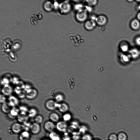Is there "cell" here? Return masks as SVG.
Listing matches in <instances>:
<instances>
[{
    "instance_id": "obj_1",
    "label": "cell",
    "mask_w": 140,
    "mask_h": 140,
    "mask_svg": "<svg viewBox=\"0 0 140 140\" xmlns=\"http://www.w3.org/2000/svg\"><path fill=\"white\" fill-rule=\"evenodd\" d=\"M69 38L73 45L75 46H78L84 41V38L78 34H72L69 36Z\"/></svg>"
},
{
    "instance_id": "obj_34",
    "label": "cell",
    "mask_w": 140,
    "mask_h": 140,
    "mask_svg": "<svg viewBox=\"0 0 140 140\" xmlns=\"http://www.w3.org/2000/svg\"><path fill=\"white\" fill-rule=\"evenodd\" d=\"M55 99L57 102H61L62 101L63 98L61 95H58L55 96Z\"/></svg>"
},
{
    "instance_id": "obj_18",
    "label": "cell",
    "mask_w": 140,
    "mask_h": 140,
    "mask_svg": "<svg viewBox=\"0 0 140 140\" xmlns=\"http://www.w3.org/2000/svg\"><path fill=\"white\" fill-rule=\"evenodd\" d=\"M51 121L53 123L58 122H59L60 118L59 115L57 113H52L49 116Z\"/></svg>"
},
{
    "instance_id": "obj_45",
    "label": "cell",
    "mask_w": 140,
    "mask_h": 140,
    "mask_svg": "<svg viewBox=\"0 0 140 140\" xmlns=\"http://www.w3.org/2000/svg\"><path fill=\"white\" fill-rule=\"evenodd\" d=\"M95 140H98V139H95Z\"/></svg>"
},
{
    "instance_id": "obj_46",
    "label": "cell",
    "mask_w": 140,
    "mask_h": 140,
    "mask_svg": "<svg viewBox=\"0 0 140 140\" xmlns=\"http://www.w3.org/2000/svg\"><path fill=\"white\" fill-rule=\"evenodd\" d=\"M139 51H140V50Z\"/></svg>"
},
{
    "instance_id": "obj_13",
    "label": "cell",
    "mask_w": 140,
    "mask_h": 140,
    "mask_svg": "<svg viewBox=\"0 0 140 140\" xmlns=\"http://www.w3.org/2000/svg\"><path fill=\"white\" fill-rule=\"evenodd\" d=\"M61 6L62 11L64 13H68L71 9V5L68 2H64L62 3Z\"/></svg>"
},
{
    "instance_id": "obj_42",
    "label": "cell",
    "mask_w": 140,
    "mask_h": 140,
    "mask_svg": "<svg viewBox=\"0 0 140 140\" xmlns=\"http://www.w3.org/2000/svg\"><path fill=\"white\" fill-rule=\"evenodd\" d=\"M136 1L139 3H140V1Z\"/></svg>"
},
{
    "instance_id": "obj_17",
    "label": "cell",
    "mask_w": 140,
    "mask_h": 140,
    "mask_svg": "<svg viewBox=\"0 0 140 140\" xmlns=\"http://www.w3.org/2000/svg\"><path fill=\"white\" fill-rule=\"evenodd\" d=\"M10 107V106L8 103L6 102L2 104L1 107L2 112L5 114H8L9 113L11 110Z\"/></svg>"
},
{
    "instance_id": "obj_27",
    "label": "cell",
    "mask_w": 140,
    "mask_h": 140,
    "mask_svg": "<svg viewBox=\"0 0 140 140\" xmlns=\"http://www.w3.org/2000/svg\"><path fill=\"white\" fill-rule=\"evenodd\" d=\"M131 57L129 55L122 54L121 56V59L124 62H128L129 60Z\"/></svg>"
},
{
    "instance_id": "obj_7",
    "label": "cell",
    "mask_w": 140,
    "mask_h": 140,
    "mask_svg": "<svg viewBox=\"0 0 140 140\" xmlns=\"http://www.w3.org/2000/svg\"><path fill=\"white\" fill-rule=\"evenodd\" d=\"M107 19L103 15H100L96 17L95 19L96 24L100 26L105 25L107 22Z\"/></svg>"
},
{
    "instance_id": "obj_28",
    "label": "cell",
    "mask_w": 140,
    "mask_h": 140,
    "mask_svg": "<svg viewBox=\"0 0 140 140\" xmlns=\"http://www.w3.org/2000/svg\"><path fill=\"white\" fill-rule=\"evenodd\" d=\"M63 119L64 121L67 122L71 120L72 116L71 115L68 114H66L63 115Z\"/></svg>"
},
{
    "instance_id": "obj_2",
    "label": "cell",
    "mask_w": 140,
    "mask_h": 140,
    "mask_svg": "<svg viewBox=\"0 0 140 140\" xmlns=\"http://www.w3.org/2000/svg\"><path fill=\"white\" fill-rule=\"evenodd\" d=\"M76 18L79 22H83L85 21L88 17L87 11L85 10L82 9L78 11L76 15Z\"/></svg>"
},
{
    "instance_id": "obj_32",
    "label": "cell",
    "mask_w": 140,
    "mask_h": 140,
    "mask_svg": "<svg viewBox=\"0 0 140 140\" xmlns=\"http://www.w3.org/2000/svg\"><path fill=\"white\" fill-rule=\"evenodd\" d=\"M17 85V87L21 89H24L25 85L22 82L19 81L17 82L16 84Z\"/></svg>"
},
{
    "instance_id": "obj_9",
    "label": "cell",
    "mask_w": 140,
    "mask_h": 140,
    "mask_svg": "<svg viewBox=\"0 0 140 140\" xmlns=\"http://www.w3.org/2000/svg\"><path fill=\"white\" fill-rule=\"evenodd\" d=\"M3 94L5 96H10L13 92V89L11 86L9 85L4 86L2 89Z\"/></svg>"
},
{
    "instance_id": "obj_8",
    "label": "cell",
    "mask_w": 140,
    "mask_h": 140,
    "mask_svg": "<svg viewBox=\"0 0 140 140\" xmlns=\"http://www.w3.org/2000/svg\"><path fill=\"white\" fill-rule=\"evenodd\" d=\"M30 130L33 134H37L40 131V124L35 122L33 123L31 125Z\"/></svg>"
},
{
    "instance_id": "obj_37",
    "label": "cell",
    "mask_w": 140,
    "mask_h": 140,
    "mask_svg": "<svg viewBox=\"0 0 140 140\" xmlns=\"http://www.w3.org/2000/svg\"><path fill=\"white\" fill-rule=\"evenodd\" d=\"M17 95L19 98L22 99L25 98L26 97V93H25V91L22 90Z\"/></svg>"
},
{
    "instance_id": "obj_19",
    "label": "cell",
    "mask_w": 140,
    "mask_h": 140,
    "mask_svg": "<svg viewBox=\"0 0 140 140\" xmlns=\"http://www.w3.org/2000/svg\"><path fill=\"white\" fill-rule=\"evenodd\" d=\"M28 113L29 117L35 118L37 115L38 111L35 108H32L29 110Z\"/></svg>"
},
{
    "instance_id": "obj_11",
    "label": "cell",
    "mask_w": 140,
    "mask_h": 140,
    "mask_svg": "<svg viewBox=\"0 0 140 140\" xmlns=\"http://www.w3.org/2000/svg\"><path fill=\"white\" fill-rule=\"evenodd\" d=\"M97 24L96 21L92 19L86 21L85 24V27L88 31H91L96 27Z\"/></svg>"
},
{
    "instance_id": "obj_3",
    "label": "cell",
    "mask_w": 140,
    "mask_h": 140,
    "mask_svg": "<svg viewBox=\"0 0 140 140\" xmlns=\"http://www.w3.org/2000/svg\"><path fill=\"white\" fill-rule=\"evenodd\" d=\"M57 129L60 132H65L68 128V126L66 123L64 121H59L56 125Z\"/></svg>"
},
{
    "instance_id": "obj_41",
    "label": "cell",
    "mask_w": 140,
    "mask_h": 140,
    "mask_svg": "<svg viewBox=\"0 0 140 140\" xmlns=\"http://www.w3.org/2000/svg\"><path fill=\"white\" fill-rule=\"evenodd\" d=\"M137 19L139 21H140V12L138 13L137 15Z\"/></svg>"
},
{
    "instance_id": "obj_25",
    "label": "cell",
    "mask_w": 140,
    "mask_h": 140,
    "mask_svg": "<svg viewBox=\"0 0 140 140\" xmlns=\"http://www.w3.org/2000/svg\"><path fill=\"white\" fill-rule=\"evenodd\" d=\"M58 108L59 111L62 112H66L68 109L67 106L64 104H59Z\"/></svg>"
},
{
    "instance_id": "obj_16",
    "label": "cell",
    "mask_w": 140,
    "mask_h": 140,
    "mask_svg": "<svg viewBox=\"0 0 140 140\" xmlns=\"http://www.w3.org/2000/svg\"><path fill=\"white\" fill-rule=\"evenodd\" d=\"M30 136L29 133L28 131H25L21 133L19 135V139L20 140H28Z\"/></svg>"
},
{
    "instance_id": "obj_30",
    "label": "cell",
    "mask_w": 140,
    "mask_h": 140,
    "mask_svg": "<svg viewBox=\"0 0 140 140\" xmlns=\"http://www.w3.org/2000/svg\"><path fill=\"white\" fill-rule=\"evenodd\" d=\"M10 81H11V80L9 79L8 78L4 77L2 79L1 81L2 84L4 86L9 85Z\"/></svg>"
},
{
    "instance_id": "obj_43",
    "label": "cell",
    "mask_w": 140,
    "mask_h": 140,
    "mask_svg": "<svg viewBox=\"0 0 140 140\" xmlns=\"http://www.w3.org/2000/svg\"><path fill=\"white\" fill-rule=\"evenodd\" d=\"M42 140H49L47 139H42Z\"/></svg>"
},
{
    "instance_id": "obj_5",
    "label": "cell",
    "mask_w": 140,
    "mask_h": 140,
    "mask_svg": "<svg viewBox=\"0 0 140 140\" xmlns=\"http://www.w3.org/2000/svg\"><path fill=\"white\" fill-rule=\"evenodd\" d=\"M38 94L36 89L32 88L26 92V97L29 100H32L37 97Z\"/></svg>"
},
{
    "instance_id": "obj_15",
    "label": "cell",
    "mask_w": 140,
    "mask_h": 140,
    "mask_svg": "<svg viewBox=\"0 0 140 140\" xmlns=\"http://www.w3.org/2000/svg\"><path fill=\"white\" fill-rule=\"evenodd\" d=\"M131 27L133 30H138L140 27V22L137 19L133 20L131 23Z\"/></svg>"
},
{
    "instance_id": "obj_23",
    "label": "cell",
    "mask_w": 140,
    "mask_h": 140,
    "mask_svg": "<svg viewBox=\"0 0 140 140\" xmlns=\"http://www.w3.org/2000/svg\"><path fill=\"white\" fill-rule=\"evenodd\" d=\"M28 117V116H26V115L20 114L18 116V120L19 122L24 123L27 122Z\"/></svg>"
},
{
    "instance_id": "obj_36",
    "label": "cell",
    "mask_w": 140,
    "mask_h": 140,
    "mask_svg": "<svg viewBox=\"0 0 140 140\" xmlns=\"http://www.w3.org/2000/svg\"><path fill=\"white\" fill-rule=\"evenodd\" d=\"M88 4L91 6H95L97 4L98 1H86Z\"/></svg>"
},
{
    "instance_id": "obj_21",
    "label": "cell",
    "mask_w": 140,
    "mask_h": 140,
    "mask_svg": "<svg viewBox=\"0 0 140 140\" xmlns=\"http://www.w3.org/2000/svg\"><path fill=\"white\" fill-rule=\"evenodd\" d=\"M49 137L51 140H60L61 139L59 135L54 131L50 133Z\"/></svg>"
},
{
    "instance_id": "obj_35",
    "label": "cell",
    "mask_w": 140,
    "mask_h": 140,
    "mask_svg": "<svg viewBox=\"0 0 140 140\" xmlns=\"http://www.w3.org/2000/svg\"><path fill=\"white\" fill-rule=\"evenodd\" d=\"M6 98L5 95L2 94L0 96V102L1 104H3L6 102Z\"/></svg>"
},
{
    "instance_id": "obj_20",
    "label": "cell",
    "mask_w": 140,
    "mask_h": 140,
    "mask_svg": "<svg viewBox=\"0 0 140 140\" xmlns=\"http://www.w3.org/2000/svg\"><path fill=\"white\" fill-rule=\"evenodd\" d=\"M20 112L19 109L15 107L12 108L9 113L12 116L16 117L19 115Z\"/></svg>"
},
{
    "instance_id": "obj_44",
    "label": "cell",
    "mask_w": 140,
    "mask_h": 140,
    "mask_svg": "<svg viewBox=\"0 0 140 140\" xmlns=\"http://www.w3.org/2000/svg\"><path fill=\"white\" fill-rule=\"evenodd\" d=\"M128 1L129 2H132L133 1Z\"/></svg>"
},
{
    "instance_id": "obj_40",
    "label": "cell",
    "mask_w": 140,
    "mask_h": 140,
    "mask_svg": "<svg viewBox=\"0 0 140 140\" xmlns=\"http://www.w3.org/2000/svg\"><path fill=\"white\" fill-rule=\"evenodd\" d=\"M135 41L136 45L138 46H140V37H138L136 38Z\"/></svg>"
},
{
    "instance_id": "obj_33",
    "label": "cell",
    "mask_w": 140,
    "mask_h": 140,
    "mask_svg": "<svg viewBox=\"0 0 140 140\" xmlns=\"http://www.w3.org/2000/svg\"><path fill=\"white\" fill-rule=\"evenodd\" d=\"M109 140H118V136L114 134L110 135L109 137Z\"/></svg>"
},
{
    "instance_id": "obj_31",
    "label": "cell",
    "mask_w": 140,
    "mask_h": 140,
    "mask_svg": "<svg viewBox=\"0 0 140 140\" xmlns=\"http://www.w3.org/2000/svg\"><path fill=\"white\" fill-rule=\"evenodd\" d=\"M31 124H30V123L26 122L23 123V125H22L23 129H24L25 131H28V129L30 128Z\"/></svg>"
},
{
    "instance_id": "obj_38",
    "label": "cell",
    "mask_w": 140,
    "mask_h": 140,
    "mask_svg": "<svg viewBox=\"0 0 140 140\" xmlns=\"http://www.w3.org/2000/svg\"><path fill=\"white\" fill-rule=\"evenodd\" d=\"M91 136L89 134H86L83 136V140H92Z\"/></svg>"
},
{
    "instance_id": "obj_14",
    "label": "cell",
    "mask_w": 140,
    "mask_h": 140,
    "mask_svg": "<svg viewBox=\"0 0 140 140\" xmlns=\"http://www.w3.org/2000/svg\"><path fill=\"white\" fill-rule=\"evenodd\" d=\"M131 57L136 58L138 57L140 55V51L136 48H133L129 51V54Z\"/></svg>"
},
{
    "instance_id": "obj_10",
    "label": "cell",
    "mask_w": 140,
    "mask_h": 140,
    "mask_svg": "<svg viewBox=\"0 0 140 140\" xmlns=\"http://www.w3.org/2000/svg\"><path fill=\"white\" fill-rule=\"evenodd\" d=\"M44 127V129L46 131L50 133L54 131L56 127V126L54 123L51 121L45 122Z\"/></svg>"
},
{
    "instance_id": "obj_29",
    "label": "cell",
    "mask_w": 140,
    "mask_h": 140,
    "mask_svg": "<svg viewBox=\"0 0 140 140\" xmlns=\"http://www.w3.org/2000/svg\"><path fill=\"white\" fill-rule=\"evenodd\" d=\"M118 140H126L127 136L125 133H119L118 135Z\"/></svg>"
},
{
    "instance_id": "obj_12",
    "label": "cell",
    "mask_w": 140,
    "mask_h": 140,
    "mask_svg": "<svg viewBox=\"0 0 140 140\" xmlns=\"http://www.w3.org/2000/svg\"><path fill=\"white\" fill-rule=\"evenodd\" d=\"M12 130L15 134H18L23 129L22 125L19 123H15L12 127Z\"/></svg>"
},
{
    "instance_id": "obj_4",
    "label": "cell",
    "mask_w": 140,
    "mask_h": 140,
    "mask_svg": "<svg viewBox=\"0 0 140 140\" xmlns=\"http://www.w3.org/2000/svg\"><path fill=\"white\" fill-rule=\"evenodd\" d=\"M59 105L58 103L52 100L48 101L45 104L46 108L50 111L54 110L57 108L58 107Z\"/></svg>"
},
{
    "instance_id": "obj_6",
    "label": "cell",
    "mask_w": 140,
    "mask_h": 140,
    "mask_svg": "<svg viewBox=\"0 0 140 140\" xmlns=\"http://www.w3.org/2000/svg\"><path fill=\"white\" fill-rule=\"evenodd\" d=\"M8 103L10 107H15L18 105L19 101L18 98L16 97L11 96L8 98Z\"/></svg>"
},
{
    "instance_id": "obj_24",
    "label": "cell",
    "mask_w": 140,
    "mask_h": 140,
    "mask_svg": "<svg viewBox=\"0 0 140 140\" xmlns=\"http://www.w3.org/2000/svg\"><path fill=\"white\" fill-rule=\"evenodd\" d=\"M20 114L26 115L27 113H28L29 111L28 108L26 106H21L19 108Z\"/></svg>"
},
{
    "instance_id": "obj_26",
    "label": "cell",
    "mask_w": 140,
    "mask_h": 140,
    "mask_svg": "<svg viewBox=\"0 0 140 140\" xmlns=\"http://www.w3.org/2000/svg\"><path fill=\"white\" fill-rule=\"evenodd\" d=\"M44 120L43 116L40 115H37L35 118V122L40 124L42 123Z\"/></svg>"
},
{
    "instance_id": "obj_22",
    "label": "cell",
    "mask_w": 140,
    "mask_h": 140,
    "mask_svg": "<svg viewBox=\"0 0 140 140\" xmlns=\"http://www.w3.org/2000/svg\"><path fill=\"white\" fill-rule=\"evenodd\" d=\"M120 48L122 51L125 52L128 51L129 46L127 43L123 42H122L120 45Z\"/></svg>"
},
{
    "instance_id": "obj_39",
    "label": "cell",
    "mask_w": 140,
    "mask_h": 140,
    "mask_svg": "<svg viewBox=\"0 0 140 140\" xmlns=\"http://www.w3.org/2000/svg\"><path fill=\"white\" fill-rule=\"evenodd\" d=\"M18 81V79L16 77L11 78V81H12L13 84H16Z\"/></svg>"
}]
</instances>
